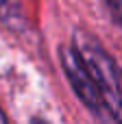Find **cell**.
<instances>
[{
  "instance_id": "6da1fadb",
  "label": "cell",
  "mask_w": 122,
  "mask_h": 124,
  "mask_svg": "<svg viewBox=\"0 0 122 124\" xmlns=\"http://www.w3.org/2000/svg\"><path fill=\"white\" fill-rule=\"evenodd\" d=\"M72 48L76 50V54L89 70L109 118L116 124H122V85L114 59L109 57V52L100 46V41L92 33L81 31V28L74 31Z\"/></svg>"
},
{
  "instance_id": "7a4b0ae2",
  "label": "cell",
  "mask_w": 122,
  "mask_h": 124,
  "mask_svg": "<svg viewBox=\"0 0 122 124\" xmlns=\"http://www.w3.org/2000/svg\"><path fill=\"white\" fill-rule=\"evenodd\" d=\"M59 61H61V68H63V72H65L74 94L81 98V102L87 109H92L98 118L109 116L107 109H105V102H103V98L98 94V87H96V83H94V78L89 74V70L85 68V63L81 61V57L76 54L72 44L70 46L65 44V46L59 48Z\"/></svg>"
},
{
  "instance_id": "3957f363",
  "label": "cell",
  "mask_w": 122,
  "mask_h": 124,
  "mask_svg": "<svg viewBox=\"0 0 122 124\" xmlns=\"http://www.w3.org/2000/svg\"><path fill=\"white\" fill-rule=\"evenodd\" d=\"M0 20L7 26H11L13 31H17L24 22L22 2L20 0H0Z\"/></svg>"
},
{
  "instance_id": "277c9868",
  "label": "cell",
  "mask_w": 122,
  "mask_h": 124,
  "mask_svg": "<svg viewBox=\"0 0 122 124\" xmlns=\"http://www.w3.org/2000/svg\"><path fill=\"white\" fill-rule=\"evenodd\" d=\"M105 4L111 13V20L122 28V0H105Z\"/></svg>"
},
{
  "instance_id": "5b68a950",
  "label": "cell",
  "mask_w": 122,
  "mask_h": 124,
  "mask_svg": "<svg viewBox=\"0 0 122 124\" xmlns=\"http://www.w3.org/2000/svg\"><path fill=\"white\" fill-rule=\"evenodd\" d=\"M0 124H9V122H7V116H4V111H2V107H0Z\"/></svg>"
},
{
  "instance_id": "8992f818",
  "label": "cell",
  "mask_w": 122,
  "mask_h": 124,
  "mask_svg": "<svg viewBox=\"0 0 122 124\" xmlns=\"http://www.w3.org/2000/svg\"><path fill=\"white\" fill-rule=\"evenodd\" d=\"M31 124H46V122H44V120H33Z\"/></svg>"
}]
</instances>
